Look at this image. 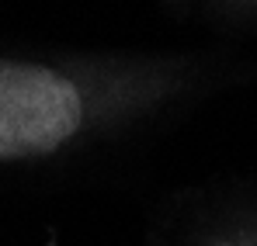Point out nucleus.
<instances>
[{"label": "nucleus", "instance_id": "f257e3e1", "mask_svg": "<svg viewBox=\"0 0 257 246\" xmlns=\"http://www.w3.org/2000/svg\"><path fill=\"white\" fill-rule=\"evenodd\" d=\"M80 118V90L66 77L32 63H0V160L52 153Z\"/></svg>", "mask_w": 257, "mask_h": 246}]
</instances>
